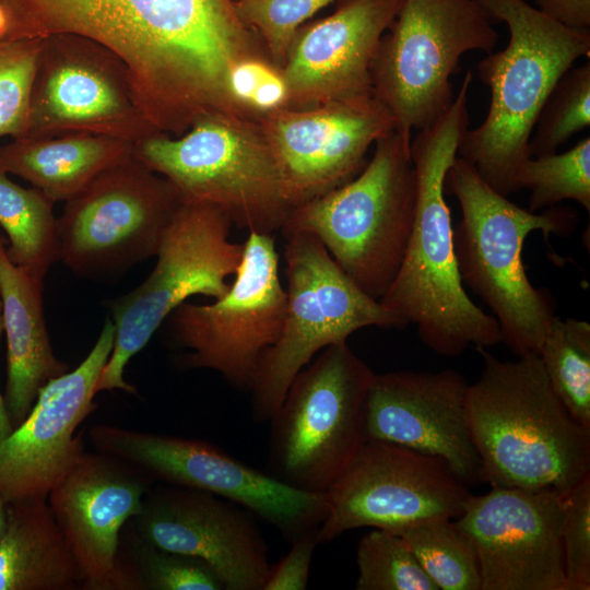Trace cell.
I'll return each instance as SVG.
<instances>
[{
  "mask_svg": "<svg viewBox=\"0 0 590 590\" xmlns=\"http://www.w3.org/2000/svg\"><path fill=\"white\" fill-rule=\"evenodd\" d=\"M470 71L447 111L411 140L416 175L413 226L400 269L379 302L404 324L416 326L422 343L442 356H458L469 346L502 342L493 315L476 306L458 270L453 227L446 202V175L469 128Z\"/></svg>",
  "mask_w": 590,
  "mask_h": 590,
  "instance_id": "7a4b0ae2",
  "label": "cell"
},
{
  "mask_svg": "<svg viewBox=\"0 0 590 590\" xmlns=\"http://www.w3.org/2000/svg\"><path fill=\"white\" fill-rule=\"evenodd\" d=\"M411 133L378 139L370 161L351 180L288 214L282 234L314 233L340 268L379 300L393 282L410 239L416 201Z\"/></svg>",
  "mask_w": 590,
  "mask_h": 590,
  "instance_id": "8992f818",
  "label": "cell"
},
{
  "mask_svg": "<svg viewBox=\"0 0 590 590\" xmlns=\"http://www.w3.org/2000/svg\"><path fill=\"white\" fill-rule=\"evenodd\" d=\"M229 80L236 99L258 116L286 106L287 91L281 70L267 57L239 61Z\"/></svg>",
  "mask_w": 590,
  "mask_h": 590,
  "instance_id": "8d00e7d4",
  "label": "cell"
},
{
  "mask_svg": "<svg viewBox=\"0 0 590 590\" xmlns=\"http://www.w3.org/2000/svg\"><path fill=\"white\" fill-rule=\"evenodd\" d=\"M403 0H345L331 15L298 30L281 69L288 108L371 93L370 69Z\"/></svg>",
  "mask_w": 590,
  "mask_h": 590,
  "instance_id": "603a6c76",
  "label": "cell"
},
{
  "mask_svg": "<svg viewBox=\"0 0 590 590\" xmlns=\"http://www.w3.org/2000/svg\"><path fill=\"white\" fill-rule=\"evenodd\" d=\"M233 224L219 208L182 202L169 223L151 274L111 305L115 339L110 356L95 386V393L120 389L134 393L123 379L129 361L150 341L162 322L187 298L214 299L229 288L244 244L229 239Z\"/></svg>",
  "mask_w": 590,
  "mask_h": 590,
  "instance_id": "8fae6325",
  "label": "cell"
},
{
  "mask_svg": "<svg viewBox=\"0 0 590 590\" xmlns=\"http://www.w3.org/2000/svg\"><path fill=\"white\" fill-rule=\"evenodd\" d=\"M2 332H3L2 303L0 299V340H1ZM12 432H13V427L11 425V422L7 413L3 394L0 391V442L4 440Z\"/></svg>",
  "mask_w": 590,
  "mask_h": 590,
  "instance_id": "ab89813d",
  "label": "cell"
},
{
  "mask_svg": "<svg viewBox=\"0 0 590 590\" xmlns=\"http://www.w3.org/2000/svg\"><path fill=\"white\" fill-rule=\"evenodd\" d=\"M0 590H84L81 567L47 498L7 503Z\"/></svg>",
  "mask_w": 590,
  "mask_h": 590,
  "instance_id": "d4e9b609",
  "label": "cell"
},
{
  "mask_svg": "<svg viewBox=\"0 0 590 590\" xmlns=\"http://www.w3.org/2000/svg\"><path fill=\"white\" fill-rule=\"evenodd\" d=\"M316 533L303 534L293 540L288 553L270 566L262 590H305L316 545Z\"/></svg>",
  "mask_w": 590,
  "mask_h": 590,
  "instance_id": "74e56055",
  "label": "cell"
},
{
  "mask_svg": "<svg viewBox=\"0 0 590 590\" xmlns=\"http://www.w3.org/2000/svg\"><path fill=\"white\" fill-rule=\"evenodd\" d=\"M518 187L528 189L529 211L545 210L574 200L590 212V137L564 153L530 156L518 174Z\"/></svg>",
  "mask_w": 590,
  "mask_h": 590,
  "instance_id": "4dcf8cb0",
  "label": "cell"
},
{
  "mask_svg": "<svg viewBox=\"0 0 590 590\" xmlns=\"http://www.w3.org/2000/svg\"><path fill=\"white\" fill-rule=\"evenodd\" d=\"M497 40L492 19L474 0H403L371 64L373 94L397 130L424 129L450 107V76L460 58L489 54Z\"/></svg>",
  "mask_w": 590,
  "mask_h": 590,
  "instance_id": "30bf717a",
  "label": "cell"
},
{
  "mask_svg": "<svg viewBox=\"0 0 590 590\" xmlns=\"http://www.w3.org/2000/svg\"><path fill=\"white\" fill-rule=\"evenodd\" d=\"M87 437L94 450L137 467L153 482L229 500L276 528L291 542L317 532L327 515L326 493L291 486L201 439L111 424L92 426Z\"/></svg>",
  "mask_w": 590,
  "mask_h": 590,
  "instance_id": "7c38bea8",
  "label": "cell"
},
{
  "mask_svg": "<svg viewBox=\"0 0 590 590\" xmlns=\"http://www.w3.org/2000/svg\"><path fill=\"white\" fill-rule=\"evenodd\" d=\"M469 385L453 369L376 374L366 402L367 440L439 457L467 485L481 482L467 417Z\"/></svg>",
  "mask_w": 590,
  "mask_h": 590,
  "instance_id": "44dd1931",
  "label": "cell"
},
{
  "mask_svg": "<svg viewBox=\"0 0 590 590\" xmlns=\"http://www.w3.org/2000/svg\"><path fill=\"white\" fill-rule=\"evenodd\" d=\"M286 308L279 338L261 356L251 386L252 415L270 421L294 379L323 349L370 326L405 324L367 295L308 231L283 233Z\"/></svg>",
  "mask_w": 590,
  "mask_h": 590,
  "instance_id": "ba28073f",
  "label": "cell"
},
{
  "mask_svg": "<svg viewBox=\"0 0 590 590\" xmlns=\"http://www.w3.org/2000/svg\"><path fill=\"white\" fill-rule=\"evenodd\" d=\"M590 125V61L569 68L556 82L529 140L531 156L556 153Z\"/></svg>",
  "mask_w": 590,
  "mask_h": 590,
  "instance_id": "1f68e13d",
  "label": "cell"
},
{
  "mask_svg": "<svg viewBox=\"0 0 590 590\" xmlns=\"http://www.w3.org/2000/svg\"><path fill=\"white\" fill-rule=\"evenodd\" d=\"M333 0H233L239 21L261 40L280 70L300 25Z\"/></svg>",
  "mask_w": 590,
  "mask_h": 590,
  "instance_id": "836d02e7",
  "label": "cell"
},
{
  "mask_svg": "<svg viewBox=\"0 0 590 590\" xmlns=\"http://www.w3.org/2000/svg\"><path fill=\"white\" fill-rule=\"evenodd\" d=\"M181 203L166 178L131 154L66 201L57 219L60 261L85 276L126 271L156 256Z\"/></svg>",
  "mask_w": 590,
  "mask_h": 590,
  "instance_id": "4fadbf2b",
  "label": "cell"
},
{
  "mask_svg": "<svg viewBox=\"0 0 590 590\" xmlns=\"http://www.w3.org/2000/svg\"><path fill=\"white\" fill-rule=\"evenodd\" d=\"M536 3L539 10L565 26L590 27V0H536Z\"/></svg>",
  "mask_w": 590,
  "mask_h": 590,
  "instance_id": "f35d334b",
  "label": "cell"
},
{
  "mask_svg": "<svg viewBox=\"0 0 590 590\" xmlns=\"http://www.w3.org/2000/svg\"><path fill=\"white\" fill-rule=\"evenodd\" d=\"M562 545L567 590L590 589V476L562 492Z\"/></svg>",
  "mask_w": 590,
  "mask_h": 590,
  "instance_id": "d590c367",
  "label": "cell"
},
{
  "mask_svg": "<svg viewBox=\"0 0 590 590\" xmlns=\"http://www.w3.org/2000/svg\"><path fill=\"white\" fill-rule=\"evenodd\" d=\"M132 154L166 178L182 202L214 205L249 233L272 234L293 210L258 120L211 115L184 134H152Z\"/></svg>",
  "mask_w": 590,
  "mask_h": 590,
  "instance_id": "52a82bcc",
  "label": "cell"
},
{
  "mask_svg": "<svg viewBox=\"0 0 590 590\" xmlns=\"http://www.w3.org/2000/svg\"><path fill=\"white\" fill-rule=\"evenodd\" d=\"M7 503L0 497V536L4 530L7 517Z\"/></svg>",
  "mask_w": 590,
  "mask_h": 590,
  "instance_id": "b9f144b4",
  "label": "cell"
},
{
  "mask_svg": "<svg viewBox=\"0 0 590 590\" xmlns=\"http://www.w3.org/2000/svg\"><path fill=\"white\" fill-rule=\"evenodd\" d=\"M203 562L165 551L137 536L127 524L121 531L114 590H222Z\"/></svg>",
  "mask_w": 590,
  "mask_h": 590,
  "instance_id": "83f0119b",
  "label": "cell"
},
{
  "mask_svg": "<svg viewBox=\"0 0 590 590\" xmlns=\"http://www.w3.org/2000/svg\"><path fill=\"white\" fill-rule=\"evenodd\" d=\"M14 39L12 34V25L9 15L0 7V40Z\"/></svg>",
  "mask_w": 590,
  "mask_h": 590,
  "instance_id": "60d3db41",
  "label": "cell"
},
{
  "mask_svg": "<svg viewBox=\"0 0 590 590\" xmlns=\"http://www.w3.org/2000/svg\"><path fill=\"white\" fill-rule=\"evenodd\" d=\"M445 188L460 204L453 247L462 283L493 311L502 342L518 357L538 354L555 315L551 293L534 287L526 273L522 248L533 231L565 235L576 214L552 206L542 213L526 210L493 189L465 160L457 156Z\"/></svg>",
  "mask_w": 590,
  "mask_h": 590,
  "instance_id": "5b68a950",
  "label": "cell"
},
{
  "mask_svg": "<svg viewBox=\"0 0 590 590\" xmlns=\"http://www.w3.org/2000/svg\"><path fill=\"white\" fill-rule=\"evenodd\" d=\"M375 375L346 342L323 349L299 370L270 420V474L326 493L367 441L366 402Z\"/></svg>",
  "mask_w": 590,
  "mask_h": 590,
  "instance_id": "9c48e42d",
  "label": "cell"
},
{
  "mask_svg": "<svg viewBox=\"0 0 590 590\" xmlns=\"http://www.w3.org/2000/svg\"><path fill=\"white\" fill-rule=\"evenodd\" d=\"M468 485L441 458L401 445L367 440L326 492L327 515L318 544L370 527L396 531L439 518H458Z\"/></svg>",
  "mask_w": 590,
  "mask_h": 590,
  "instance_id": "9a60e30c",
  "label": "cell"
},
{
  "mask_svg": "<svg viewBox=\"0 0 590 590\" xmlns=\"http://www.w3.org/2000/svg\"><path fill=\"white\" fill-rule=\"evenodd\" d=\"M259 125L278 161L293 209L354 178L371 144L396 120L371 93L262 114Z\"/></svg>",
  "mask_w": 590,
  "mask_h": 590,
  "instance_id": "ac0fdd59",
  "label": "cell"
},
{
  "mask_svg": "<svg viewBox=\"0 0 590 590\" xmlns=\"http://www.w3.org/2000/svg\"><path fill=\"white\" fill-rule=\"evenodd\" d=\"M15 39L70 34L94 40L127 66L137 104L151 126L184 134L240 104L231 72L263 55L233 0H0Z\"/></svg>",
  "mask_w": 590,
  "mask_h": 590,
  "instance_id": "6da1fadb",
  "label": "cell"
},
{
  "mask_svg": "<svg viewBox=\"0 0 590 590\" xmlns=\"http://www.w3.org/2000/svg\"><path fill=\"white\" fill-rule=\"evenodd\" d=\"M539 357L557 397L580 424L590 428V323L556 316Z\"/></svg>",
  "mask_w": 590,
  "mask_h": 590,
  "instance_id": "f546056e",
  "label": "cell"
},
{
  "mask_svg": "<svg viewBox=\"0 0 590 590\" xmlns=\"http://www.w3.org/2000/svg\"><path fill=\"white\" fill-rule=\"evenodd\" d=\"M127 527L158 548L205 563L225 590H262L267 544L249 512L209 492L152 485Z\"/></svg>",
  "mask_w": 590,
  "mask_h": 590,
  "instance_id": "d6986e66",
  "label": "cell"
},
{
  "mask_svg": "<svg viewBox=\"0 0 590 590\" xmlns=\"http://www.w3.org/2000/svg\"><path fill=\"white\" fill-rule=\"evenodd\" d=\"M509 30L508 45L477 64L491 104L484 121L463 133L457 155L497 192L519 191L518 174L531 156L529 140L552 88L581 57L590 31L565 26L524 0H474Z\"/></svg>",
  "mask_w": 590,
  "mask_h": 590,
  "instance_id": "277c9868",
  "label": "cell"
},
{
  "mask_svg": "<svg viewBox=\"0 0 590 590\" xmlns=\"http://www.w3.org/2000/svg\"><path fill=\"white\" fill-rule=\"evenodd\" d=\"M153 481L137 467L84 450L47 495L84 576V590H114L120 534Z\"/></svg>",
  "mask_w": 590,
  "mask_h": 590,
  "instance_id": "7402d4cb",
  "label": "cell"
},
{
  "mask_svg": "<svg viewBox=\"0 0 590 590\" xmlns=\"http://www.w3.org/2000/svg\"><path fill=\"white\" fill-rule=\"evenodd\" d=\"M392 532L403 539L438 590H481L476 552L453 519L425 520Z\"/></svg>",
  "mask_w": 590,
  "mask_h": 590,
  "instance_id": "f1b7e54d",
  "label": "cell"
},
{
  "mask_svg": "<svg viewBox=\"0 0 590 590\" xmlns=\"http://www.w3.org/2000/svg\"><path fill=\"white\" fill-rule=\"evenodd\" d=\"M562 492L492 487L456 518L480 564L481 590H567Z\"/></svg>",
  "mask_w": 590,
  "mask_h": 590,
  "instance_id": "e0dca14e",
  "label": "cell"
},
{
  "mask_svg": "<svg viewBox=\"0 0 590 590\" xmlns=\"http://www.w3.org/2000/svg\"><path fill=\"white\" fill-rule=\"evenodd\" d=\"M40 42L0 40V137L25 134Z\"/></svg>",
  "mask_w": 590,
  "mask_h": 590,
  "instance_id": "e575fe53",
  "label": "cell"
},
{
  "mask_svg": "<svg viewBox=\"0 0 590 590\" xmlns=\"http://www.w3.org/2000/svg\"><path fill=\"white\" fill-rule=\"evenodd\" d=\"M108 319L80 365L48 381L25 420L0 442V497L5 503L47 498L85 450L78 427L92 414L95 386L114 345Z\"/></svg>",
  "mask_w": 590,
  "mask_h": 590,
  "instance_id": "ffe728a7",
  "label": "cell"
},
{
  "mask_svg": "<svg viewBox=\"0 0 590 590\" xmlns=\"http://www.w3.org/2000/svg\"><path fill=\"white\" fill-rule=\"evenodd\" d=\"M476 351L484 368L469 385L467 417L481 482L564 492L590 476V428L557 397L539 355L505 362Z\"/></svg>",
  "mask_w": 590,
  "mask_h": 590,
  "instance_id": "3957f363",
  "label": "cell"
},
{
  "mask_svg": "<svg viewBox=\"0 0 590 590\" xmlns=\"http://www.w3.org/2000/svg\"><path fill=\"white\" fill-rule=\"evenodd\" d=\"M356 590H438L397 533L374 529L356 548Z\"/></svg>",
  "mask_w": 590,
  "mask_h": 590,
  "instance_id": "d6a6232c",
  "label": "cell"
},
{
  "mask_svg": "<svg viewBox=\"0 0 590 590\" xmlns=\"http://www.w3.org/2000/svg\"><path fill=\"white\" fill-rule=\"evenodd\" d=\"M0 299L7 338V385L3 394L13 429L27 416L40 389L69 371L56 357L44 316L43 281L15 266L0 238Z\"/></svg>",
  "mask_w": 590,
  "mask_h": 590,
  "instance_id": "cb8c5ba5",
  "label": "cell"
},
{
  "mask_svg": "<svg viewBox=\"0 0 590 590\" xmlns=\"http://www.w3.org/2000/svg\"><path fill=\"white\" fill-rule=\"evenodd\" d=\"M54 203L38 188L21 187L0 168V225L8 235L7 255L40 281L60 261Z\"/></svg>",
  "mask_w": 590,
  "mask_h": 590,
  "instance_id": "4316f807",
  "label": "cell"
},
{
  "mask_svg": "<svg viewBox=\"0 0 590 590\" xmlns=\"http://www.w3.org/2000/svg\"><path fill=\"white\" fill-rule=\"evenodd\" d=\"M88 133L137 141L158 133L140 110L125 62L70 34L42 38L23 137Z\"/></svg>",
  "mask_w": 590,
  "mask_h": 590,
  "instance_id": "2e32d148",
  "label": "cell"
},
{
  "mask_svg": "<svg viewBox=\"0 0 590 590\" xmlns=\"http://www.w3.org/2000/svg\"><path fill=\"white\" fill-rule=\"evenodd\" d=\"M133 143L88 133L20 137L0 146V168L54 202L68 201L95 177L132 154Z\"/></svg>",
  "mask_w": 590,
  "mask_h": 590,
  "instance_id": "484cf974",
  "label": "cell"
},
{
  "mask_svg": "<svg viewBox=\"0 0 590 590\" xmlns=\"http://www.w3.org/2000/svg\"><path fill=\"white\" fill-rule=\"evenodd\" d=\"M234 276L213 303L184 302L168 319L175 343L189 350L187 367L217 371L250 390L262 354L280 335L286 308L271 234L249 233Z\"/></svg>",
  "mask_w": 590,
  "mask_h": 590,
  "instance_id": "5bb4252c",
  "label": "cell"
}]
</instances>
